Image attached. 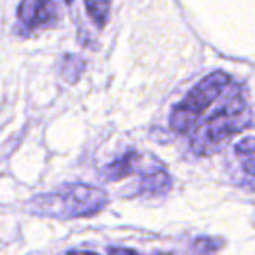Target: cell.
<instances>
[{
  "label": "cell",
  "instance_id": "2",
  "mask_svg": "<svg viewBox=\"0 0 255 255\" xmlns=\"http://www.w3.org/2000/svg\"><path fill=\"white\" fill-rule=\"evenodd\" d=\"M107 205V194L98 187L86 184H67L58 191L37 196L32 208L39 213L60 219L91 217Z\"/></svg>",
  "mask_w": 255,
  "mask_h": 255
},
{
  "label": "cell",
  "instance_id": "12",
  "mask_svg": "<svg viewBox=\"0 0 255 255\" xmlns=\"http://www.w3.org/2000/svg\"><path fill=\"white\" fill-rule=\"evenodd\" d=\"M67 2H70V0H67Z\"/></svg>",
  "mask_w": 255,
  "mask_h": 255
},
{
  "label": "cell",
  "instance_id": "9",
  "mask_svg": "<svg viewBox=\"0 0 255 255\" xmlns=\"http://www.w3.org/2000/svg\"><path fill=\"white\" fill-rule=\"evenodd\" d=\"M109 255H138L135 250H129V248H110Z\"/></svg>",
  "mask_w": 255,
  "mask_h": 255
},
{
  "label": "cell",
  "instance_id": "5",
  "mask_svg": "<svg viewBox=\"0 0 255 255\" xmlns=\"http://www.w3.org/2000/svg\"><path fill=\"white\" fill-rule=\"evenodd\" d=\"M140 164H142V156L136 154L135 150H129L123 157H119L117 161L110 163L109 166L103 171V177L109 182H119L126 177H131L136 171L140 170Z\"/></svg>",
  "mask_w": 255,
  "mask_h": 255
},
{
  "label": "cell",
  "instance_id": "10",
  "mask_svg": "<svg viewBox=\"0 0 255 255\" xmlns=\"http://www.w3.org/2000/svg\"><path fill=\"white\" fill-rule=\"evenodd\" d=\"M67 255H98V254H95V252H84V250H72Z\"/></svg>",
  "mask_w": 255,
  "mask_h": 255
},
{
  "label": "cell",
  "instance_id": "1",
  "mask_svg": "<svg viewBox=\"0 0 255 255\" xmlns=\"http://www.w3.org/2000/svg\"><path fill=\"white\" fill-rule=\"evenodd\" d=\"M248 105L245 89L238 84H229L226 96L215 110L203 117L191 133V147L198 156L217 152L229 138L243 129L248 123Z\"/></svg>",
  "mask_w": 255,
  "mask_h": 255
},
{
  "label": "cell",
  "instance_id": "7",
  "mask_svg": "<svg viewBox=\"0 0 255 255\" xmlns=\"http://www.w3.org/2000/svg\"><path fill=\"white\" fill-rule=\"evenodd\" d=\"M234 152L245 175L255 182V138H243L240 143H236Z\"/></svg>",
  "mask_w": 255,
  "mask_h": 255
},
{
  "label": "cell",
  "instance_id": "3",
  "mask_svg": "<svg viewBox=\"0 0 255 255\" xmlns=\"http://www.w3.org/2000/svg\"><path fill=\"white\" fill-rule=\"evenodd\" d=\"M231 84V79L224 72H213V74L206 75L196 88L189 91L185 100H182L177 107H175L173 114H171L170 126L175 133H189L192 131V128L205 117L206 110L217 103L227 86Z\"/></svg>",
  "mask_w": 255,
  "mask_h": 255
},
{
  "label": "cell",
  "instance_id": "11",
  "mask_svg": "<svg viewBox=\"0 0 255 255\" xmlns=\"http://www.w3.org/2000/svg\"><path fill=\"white\" fill-rule=\"evenodd\" d=\"M156 255H171V254H163V252H159V254H156Z\"/></svg>",
  "mask_w": 255,
  "mask_h": 255
},
{
  "label": "cell",
  "instance_id": "8",
  "mask_svg": "<svg viewBox=\"0 0 255 255\" xmlns=\"http://www.w3.org/2000/svg\"><path fill=\"white\" fill-rule=\"evenodd\" d=\"M88 14L96 26H105L107 18L110 12V0H84Z\"/></svg>",
  "mask_w": 255,
  "mask_h": 255
},
{
  "label": "cell",
  "instance_id": "6",
  "mask_svg": "<svg viewBox=\"0 0 255 255\" xmlns=\"http://www.w3.org/2000/svg\"><path fill=\"white\" fill-rule=\"evenodd\" d=\"M171 180L161 166H154L150 171H145L140 182V192L143 194H163L170 189Z\"/></svg>",
  "mask_w": 255,
  "mask_h": 255
},
{
  "label": "cell",
  "instance_id": "4",
  "mask_svg": "<svg viewBox=\"0 0 255 255\" xmlns=\"http://www.w3.org/2000/svg\"><path fill=\"white\" fill-rule=\"evenodd\" d=\"M18 19L30 30L49 25L54 19L53 0H21L18 7Z\"/></svg>",
  "mask_w": 255,
  "mask_h": 255
}]
</instances>
